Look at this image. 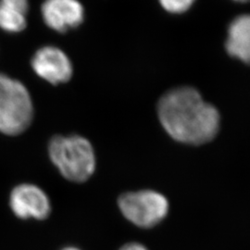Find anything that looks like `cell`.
<instances>
[{"instance_id":"obj_6","label":"cell","mask_w":250,"mask_h":250,"mask_svg":"<svg viewBox=\"0 0 250 250\" xmlns=\"http://www.w3.org/2000/svg\"><path fill=\"white\" fill-rule=\"evenodd\" d=\"M32 67L39 77L52 84L66 83L72 75L70 59L62 49L53 45L38 49L33 57Z\"/></svg>"},{"instance_id":"obj_4","label":"cell","mask_w":250,"mask_h":250,"mask_svg":"<svg viewBox=\"0 0 250 250\" xmlns=\"http://www.w3.org/2000/svg\"><path fill=\"white\" fill-rule=\"evenodd\" d=\"M121 213L127 221L141 228H151L168 214L169 202L160 193L152 190L127 192L118 199Z\"/></svg>"},{"instance_id":"obj_8","label":"cell","mask_w":250,"mask_h":250,"mask_svg":"<svg viewBox=\"0 0 250 250\" xmlns=\"http://www.w3.org/2000/svg\"><path fill=\"white\" fill-rule=\"evenodd\" d=\"M226 49L232 57L250 64V15L233 20L228 30Z\"/></svg>"},{"instance_id":"obj_10","label":"cell","mask_w":250,"mask_h":250,"mask_svg":"<svg viewBox=\"0 0 250 250\" xmlns=\"http://www.w3.org/2000/svg\"><path fill=\"white\" fill-rule=\"evenodd\" d=\"M161 6L171 13H183L193 5L195 0H160Z\"/></svg>"},{"instance_id":"obj_12","label":"cell","mask_w":250,"mask_h":250,"mask_svg":"<svg viewBox=\"0 0 250 250\" xmlns=\"http://www.w3.org/2000/svg\"><path fill=\"white\" fill-rule=\"evenodd\" d=\"M119 250H147V249L139 243L132 242L125 244V246H123Z\"/></svg>"},{"instance_id":"obj_14","label":"cell","mask_w":250,"mask_h":250,"mask_svg":"<svg viewBox=\"0 0 250 250\" xmlns=\"http://www.w3.org/2000/svg\"><path fill=\"white\" fill-rule=\"evenodd\" d=\"M234 1H238V2H249L250 0H234Z\"/></svg>"},{"instance_id":"obj_13","label":"cell","mask_w":250,"mask_h":250,"mask_svg":"<svg viewBox=\"0 0 250 250\" xmlns=\"http://www.w3.org/2000/svg\"><path fill=\"white\" fill-rule=\"evenodd\" d=\"M60 250H83L78 247H75V246H66V247H63L62 249H61Z\"/></svg>"},{"instance_id":"obj_7","label":"cell","mask_w":250,"mask_h":250,"mask_svg":"<svg viewBox=\"0 0 250 250\" xmlns=\"http://www.w3.org/2000/svg\"><path fill=\"white\" fill-rule=\"evenodd\" d=\"M41 13L46 26L59 33L79 26L84 18L83 7L78 0H45Z\"/></svg>"},{"instance_id":"obj_11","label":"cell","mask_w":250,"mask_h":250,"mask_svg":"<svg viewBox=\"0 0 250 250\" xmlns=\"http://www.w3.org/2000/svg\"><path fill=\"white\" fill-rule=\"evenodd\" d=\"M0 2L5 3L11 7L23 11L24 13H28L29 10V2L28 0H0Z\"/></svg>"},{"instance_id":"obj_1","label":"cell","mask_w":250,"mask_h":250,"mask_svg":"<svg viewBox=\"0 0 250 250\" xmlns=\"http://www.w3.org/2000/svg\"><path fill=\"white\" fill-rule=\"evenodd\" d=\"M158 114L166 132L181 143H208L220 128L218 110L191 87H179L166 93L159 102Z\"/></svg>"},{"instance_id":"obj_5","label":"cell","mask_w":250,"mask_h":250,"mask_svg":"<svg viewBox=\"0 0 250 250\" xmlns=\"http://www.w3.org/2000/svg\"><path fill=\"white\" fill-rule=\"evenodd\" d=\"M10 211L20 220L45 221L52 212L50 197L42 188L33 183H21L9 195Z\"/></svg>"},{"instance_id":"obj_3","label":"cell","mask_w":250,"mask_h":250,"mask_svg":"<svg viewBox=\"0 0 250 250\" xmlns=\"http://www.w3.org/2000/svg\"><path fill=\"white\" fill-rule=\"evenodd\" d=\"M34 106L26 87L18 80L0 73V133L16 136L33 122Z\"/></svg>"},{"instance_id":"obj_2","label":"cell","mask_w":250,"mask_h":250,"mask_svg":"<svg viewBox=\"0 0 250 250\" xmlns=\"http://www.w3.org/2000/svg\"><path fill=\"white\" fill-rule=\"evenodd\" d=\"M48 159L63 178L84 184L95 174L98 159L89 140L79 134L55 135L47 146Z\"/></svg>"},{"instance_id":"obj_9","label":"cell","mask_w":250,"mask_h":250,"mask_svg":"<svg viewBox=\"0 0 250 250\" xmlns=\"http://www.w3.org/2000/svg\"><path fill=\"white\" fill-rule=\"evenodd\" d=\"M26 13L0 2V28L8 33H20L27 25Z\"/></svg>"}]
</instances>
